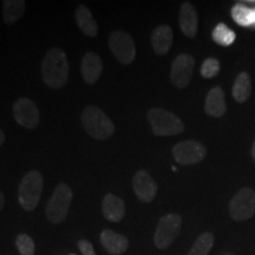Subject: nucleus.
<instances>
[{"instance_id": "20", "label": "nucleus", "mask_w": 255, "mask_h": 255, "mask_svg": "<svg viewBox=\"0 0 255 255\" xmlns=\"http://www.w3.org/2000/svg\"><path fill=\"white\" fill-rule=\"evenodd\" d=\"M252 94V78L251 75L246 71H242L235 78L234 85H233L232 95L233 98L238 103H245L250 100Z\"/></svg>"}, {"instance_id": "21", "label": "nucleus", "mask_w": 255, "mask_h": 255, "mask_svg": "<svg viewBox=\"0 0 255 255\" xmlns=\"http://www.w3.org/2000/svg\"><path fill=\"white\" fill-rule=\"evenodd\" d=\"M24 0H5L2 1V17L5 24L13 25L23 17L25 12Z\"/></svg>"}, {"instance_id": "10", "label": "nucleus", "mask_w": 255, "mask_h": 255, "mask_svg": "<svg viewBox=\"0 0 255 255\" xmlns=\"http://www.w3.org/2000/svg\"><path fill=\"white\" fill-rule=\"evenodd\" d=\"M195 58L188 53H181L174 59L170 71V81L178 89L188 87L193 77Z\"/></svg>"}, {"instance_id": "8", "label": "nucleus", "mask_w": 255, "mask_h": 255, "mask_svg": "<svg viewBox=\"0 0 255 255\" xmlns=\"http://www.w3.org/2000/svg\"><path fill=\"white\" fill-rule=\"evenodd\" d=\"M109 47L120 63L128 65L136 57V46L129 33L124 31H115L110 34Z\"/></svg>"}, {"instance_id": "13", "label": "nucleus", "mask_w": 255, "mask_h": 255, "mask_svg": "<svg viewBox=\"0 0 255 255\" xmlns=\"http://www.w3.org/2000/svg\"><path fill=\"white\" fill-rule=\"evenodd\" d=\"M181 31L188 38H195L199 28V15L191 2L186 1L181 5L180 18H178Z\"/></svg>"}, {"instance_id": "15", "label": "nucleus", "mask_w": 255, "mask_h": 255, "mask_svg": "<svg viewBox=\"0 0 255 255\" xmlns=\"http://www.w3.org/2000/svg\"><path fill=\"white\" fill-rule=\"evenodd\" d=\"M102 213L108 221L117 223L122 221L126 215V203L121 197L107 194L102 202Z\"/></svg>"}, {"instance_id": "4", "label": "nucleus", "mask_w": 255, "mask_h": 255, "mask_svg": "<svg viewBox=\"0 0 255 255\" xmlns=\"http://www.w3.org/2000/svg\"><path fill=\"white\" fill-rule=\"evenodd\" d=\"M43 176L38 170H31L21 180L18 189V201L21 208L32 212L39 203L43 191Z\"/></svg>"}, {"instance_id": "26", "label": "nucleus", "mask_w": 255, "mask_h": 255, "mask_svg": "<svg viewBox=\"0 0 255 255\" xmlns=\"http://www.w3.org/2000/svg\"><path fill=\"white\" fill-rule=\"evenodd\" d=\"M220 72V62L215 58H207L201 65V76L203 78H214Z\"/></svg>"}, {"instance_id": "11", "label": "nucleus", "mask_w": 255, "mask_h": 255, "mask_svg": "<svg viewBox=\"0 0 255 255\" xmlns=\"http://www.w3.org/2000/svg\"><path fill=\"white\" fill-rule=\"evenodd\" d=\"M13 116L19 126L26 129H34L40 121L39 110L34 102L28 98H19L13 104Z\"/></svg>"}, {"instance_id": "17", "label": "nucleus", "mask_w": 255, "mask_h": 255, "mask_svg": "<svg viewBox=\"0 0 255 255\" xmlns=\"http://www.w3.org/2000/svg\"><path fill=\"white\" fill-rule=\"evenodd\" d=\"M174 33L169 25H159L151 33V45L155 53L158 56L167 55L173 45Z\"/></svg>"}, {"instance_id": "19", "label": "nucleus", "mask_w": 255, "mask_h": 255, "mask_svg": "<svg viewBox=\"0 0 255 255\" xmlns=\"http://www.w3.org/2000/svg\"><path fill=\"white\" fill-rule=\"evenodd\" d=\"M75 18L77 25L83 33L88 37H96L98 33V25L95 20L90 8L87 5H79L75 11Z\"/></svg>"}, {"instance_id": "27", "label": "nucleus", "mask_w": 255, "mask_h": 255, "mask_svg": "<svg viewBox=\"0 0 255 255\" xmlns=\"http://www.w3.org/2000/svg\"><path fill=\"white\" fill-rule=\"evenodd\" d=\"M77 246L79 248V251L82 252L83 255H96L94 246H92V244L90 241L82 239V240L78 241Z\"/></svg>"}, {"instance_id": "18", "label": "nucleus", "mask_w": 255, "mask_h": 255, "mask_svg": "<svg viewBox=\"0 0 255 255\" xmlns=\"http://www.w3.org/2000/svg\"><path fill=\"white\" fill-rule=\"evenodd\" d=\"M206 113L212 117H222L227 111V105H226L225 92L220 87L213 88L208 92L206 97L205 103Z\"/></svg>"}, {"instance_id": "1", "label": "nucleus", "mask_w": 255, "mask_h": 255, "mask_svg": "<svg viewBox=\"0 0 255 255\" xmlns=\"http://www.w3.org/2000/svg\"><path fill=\"white\" fill-rule=\"evenodd\" d=\"M69 71V60L63 50L53 47L47 51L41 62V77L47 87L52 89L65 87Z\"/></svg>"}, {"instance_id": "22", "label": "nucleus", "mask_w": 255, "mask_h": 255, "mask_svg": "<svg viewBox=\"0 0 255 255\" xmlns=\"http://www.w3.org/2000/svg\"><path fill=\"white\" fill-rule=\"evenodd\" d=\"M215 237L209 232H205L196 239L187 255H208L214 246Z\"/></svg>"}, {"instance_id": "12", "label": "nucleus", "mask_w": 255, "mask_h": 255, "mask_svg": "<svg viewBox=\"0 0 255 255\" xmlns=\"http://www.w3.org/2000/svg\"><path fill=\"white\" fill-rule=\"evenodd\" d=\"M132 188L135 195L144 203L151 202L157 195L158 186L154 178L146 170H138L132 180Z\"/></svg>"}, {"instance_id": "2", "label": "nucleus", "mask_w": 255, "mask_h": 255, "mask_svg": "<svg viewBox=\"0 0 255 255\" xmlns=\"http://www.w3.org/2000/svg\"><path fill=\"white\" fill-rule=\"evenodd\" d=\"M81 119L85 131L94 138L104 141L114 135V123L100 108L87 107L83 110Z\"/></svg>"}, {"instance_id": "28", "label": "nucleus", "mask_w": 255, "mask_h": 255, "mask_svg": "<svg viewBox=\"0 0 255 255\" xmlns=\"http://www.w3.org/2000/svg\"><path fill=\"white\" fill-rule=\"evenodd\" d=\"M4 205H5V196H4V194H2L1 191H0V210L2 209V207H4Z\"/></svg>"}, {"instance_id": "24", "label": "nucleus", "mask_w": 255, "mask_h": 255, "mask_svg": "<svg viewBox=\"0 0 255 255\" xmlns=\"http://www.w3.org/2000/svg\"><path fill=\"white\" fill-rule=\"evenodd\" d=\"M232 18L240 26H251L252 25V9L246 4L234 5L232 7Z\"/></svg>"}, {"instance_id": "32", "label": "nucleus", "mask_w": 255, "mask_h": 255, "mask_svg": "<svg viewBox=\"0 0 255 255\" xmlns=\"http://www.w3.org/2000/svg\"><path fill=\"white\" fill-rule=\"evenodd\" d=\"M223 255H233V254H223Z\"/></svg>"}, {"instance_id": "6", "label": "nucleus", "mask_w": 255, "mask_h": 255, "mask_svg": "<svg viewBox=\"0 0 255 255\" xmlns=\"http://www.w3.org/2000/svg\"><path fill=\"white\" fill-rule=\"evenodd\" d=\"M182 227V218L170 213L159 219L154 235V244L158 250H167L180 235Z\"/></svg>"}, {"instance_id": "16", "label": "nucleus", "mask_w": 255, "mask_h": 255, "mask_svg": "<svg viewBox=\"0 0 255 255\" xmlns=\"http://www.w3.org/2000/svg\"><path fill=\"white\" fill-rule=\"evenodd\" d=\"M101 244L104 250L111 255H121L127 252L129 247V240L122 234L111 231V229H104L101 233Z\"/></svg>"}, {"instance_id": "9", "label": "nucleus", "mask_w": 255, "mask_h": 255, "mask_svg": "<svg viewBox=\"0 0 255 255\" xmlns=\"http://www.w3.org/2000/svg\"><path fill=\"white\" fill-rule=\"evenodd\" d=\"M173 156L178 164L193 165L205 159L207 149L197 141H183L174 145Z\"/></svg>"}, {"instance_id": "23", "label": "nucleus", "mask_w": 255, "mask_h": 255, "mask_svg": "<svg viewBox=\"0 0 255 255\" xmlns=\"http://www.w3.org/2000/svg\"><path fill=\"white\" fill-rule=\"evenodd\" d=\"M212 37L213 40L221 46H231L235 41V39H237L235 32L231 30L227 25L223 23L216 25L214 30H213Z\"/></svg>"}, {"instance_id": "31", "label": "nucleus", "mask_w": 255, "mask_h": 255, "mask_svg": "<svg viewBox=\"0 0 255 255\" xmlns=\"http://www.w3.org/2000/svg\"><path fill=\"white\" fill-rule=\"evenodd\" d=\"M252 156H253V159L255 161V142L253 143V146H252Z\"/></svg>"}, {"instance_id": "14", "label": "nucleus", "mask_w": 255, "mask_h": 255, "mask_svg": "<svg viewBox=\"0 0 255 255\" xmlns=\"http://www.w3.org/2000/svg\"><path fill=\"white\" fill-rule=\"evenodd\" d=\"M82 76L88 84H96L103 71V62L95 52H87L82 59Z\"/></svg>"}, {"instance_id": "30", "label": "nucleus", "mask_w": 255, "mask_h": 255, "mask_svg": "<svg viewBox=\"0 0 255 255\" xmlns=\"http://www.w3.org/2000/svg\"><path fill=\"white\" fill-rule=\"evenodd\" d=\"M252 24L255 25V8L252 9Z\"/></svg>"}, {"instance_id": "7", "label": "nucleus", "mask_w": 255, "mask_h": 255, "mask_svg": "<svg viewBox=\"0 0 255 255\" xmlns=\"http://www.w3.org/2000/svg\"><path fill=\"white\" fill-rule=\"evenodd\" d=\"M229 215L238 222L246 221L255 214V191L245 187L232 197L228 206Z\"/></svg>"}, {"instance_id": "25", "label": "nucleus", "mask_w": 255, "mask_h": 255, "mask_svg": "<svg viewBox=\"0 0 255 255\" xmlns=\"http://www.w3.org/2000/svg\"><path fill=\"white\" fill-rule=\"evenodd\" d=\"M15 246L20 255H34V252H36V245H34L33 239L25 233L19 234L15 239Z\"/></svg>"}, {"instance_id": "29", "label": "nucleus", "mask_w": 255, "mask_h": 255, "mask_svg": "<svg viewBox=\"0 0 255 255\" xmlns=\"http://www.w3.org/2000/svg\"><path fill=\"white\" fill-rule=\"evenodd\" d=\"M4 142H5V133L2 132L1 129H0V146L4 144Z\"/></svg>"}, {"instance_id": "5", "label": "nucleus", "mask_w": 255, "mask_h": 255, "mask_svg": "<svg viewBox=\"0 0 255 255\" xmlns=\"http://www.w3.org/2000/svg\"><path fill=\"white\" fill-rule=\"evenodd\" d=\"M72 190L66 183H59L46 205V218L53 225H59L69 214L72 202Z\"/></svg>"}, {"instance_id": "3", "label": "nucleus", "mask_w": 255, "mask_h": 255, "mask_svg": "<svg viewBox=\"0 0 255 255\" xmlns=\"http://www.w3.org/2000/svg\"><path fill=\"white\" fill-rule=\"evenodd\" d=\"M149 123L155 136H174L184 131V124L176 115L162 108H151L148 111Z\"/></svg>"}, {"instance_id": "33", "label": "nucleus", "mask_w": 255, "mask_h": 255, "mask_svg": "<svg viewBox=\"0 0 255 255\" xmlns=\"http://www.w3.org/2000/svg\"><path fill=\"white\" fill-rule=\"evenodd\" d=\"M69 255H76V254H69Z\"/></svg>"}]
</instances>
